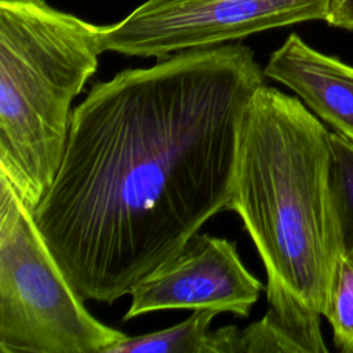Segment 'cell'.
<instances>
[{"label": "cell", "mask_w": 353, "mask_h": 353, "mask_svg": "<svg viewBox=\"0 0 353 353\" xmlns=\"http://www.w3.org/2000/svg\"><path fill=\"white\" fill-rule=\"evenodd\" d=\"M265 77L251 47L232 41L92 84L33 211L84 301L130 294L226 210L243 116Z\"/></svg>", "instance_id": "cell-1"}, {"label": "cell", "mask_w": 353, "mask_h": 353, "mask_svg": "<svg viewBox=\"0 0 353 353\" xmlns=\"http://www.w3.org/2000/svg\"><path fill=\"white\" fill-rule=\"evenodd\" d=\"M102 36L103 26L46 0H0V176L32 212L61 165Z\"/></svg>", "instance_id": "cell-3"}, {"label": "cell", "mask_w": 353, "mask_h": 353, "mask_svg": "<svg viewBox=\"0 0 353 353\" xmlns=\"http://www.w3.org/2000/svg\"><path fill=\"white\" fill-rule=\"evenodd\" d=\"M330 0H146L103 26L105 51L127 57L171 54L241 40L306 21H325Z\"/></svg>", "instance_id": "cell-5"}, {"label": "cell", "mask_w": 353, "mask_h": 353, "mask_svg": "<svg viewBox=\"0 0 353 353\" xmlns=\"http://www.w3.org/2000/svg\"><path fill=\"white\" fill-rule=\"evenodd\" d=\"M262 290V283L240 259L234 241L197 232L178 254L134 284L124 320L170 309H208L247 317Z\"/></svg>", "instance_id": "cell-6"}, {"label": "cell", "mask_w": 353, "mask_h": 353, "mask_svg": "<svg viewBox=\"0 0 353 353\" xmlns=\"http://www.w3.org/2000/svg\"><path fill=\"white\" fill-rule=\"evenodd\" d=\"M331 179L346 248L353 245V142L331 132Z\"/></svg>", "instance_id": "cell-11"}, {"label": "cell", "mask_w": 353, "mask_h": 353, "mask_svg": "<svg viewBox=\"0 0 353 353\" xmlns=\"http://www.w3.org/2000/svg\"><path fill=\"white\" fill-rule=\"evenodd\" d=\"M325 22L353 32V0H330Z\"/></svg>", "instance_id": "cell-12"}, {"label": "cell", "mask_w": 353, "mask_h": 353, "mask_svg": "<svg viewBox=\"0 0 353 353\" xmlns=\"http://www.w3.org/2000/svg\"><path fill=\"white\" fill-rule=\"evenodd\" d=\"M214 310H192V314L172 327L143 334L124 336L109 346L105 353H239L240 330L225 325L211 330Z\"/></svg>", "instance_id": "cell-8"}, {"label": "cell", "mask_w": 353, "mask_h": 353, "mask_svg": "<svg viewBox=\"0 0 353 353\" xmlns=\"http://www.w3.org/2000/svg\"><path fill=\"white\" fill-rule=\"evenodd\" d=\"M240 353L305 352L313 353L305 338L270 309L258 321L240 330Z\"/></svg>", "instance_id": "cell-10"}, {"label": "cell", "mask_w": 353, "mask_h": 353, "mask_svg": "<svg viewBox=\"0 0 353 353\" xmlns=\"http://www.w3.org/2000/svg\"><path fill=\"white\" fill-rule=\"evenodd\" d=\"M263 73L292 90L319 119L353 142V66L291 33L270 54Z\"/></svg>", "instance_id": "cell-7"}, {"label": "cell", "mask_w": 353, "mask_h": 353, "mask_svg": "<svg viewBox=\"0 0 353 353\" xmlns=\"http://www.w3.org/2000/svg\"><path fill=\"white\" fill-rule=\"evenodd\" d=\"M324 317L331 325L335 347L353 353V245L342 252L336 263Z\"/></svg>", "instance_id": "cell-9"}, {"label": "cell", "mask_w": 353, "mask_h": 353, "mask_svg": "<svg viewBox=\"0 0 353 353\" xmlns=\"http://www.w3.org/2000/svg\"><path fill=\"white\" fill-rule=\"evenodd\" d=\"M331 132L298 98L261 85L240 127L226 210L243 221L266 270L270 310L313 353L336 263L346 250L331 179Z\"/></svg>", "instance_id": "cell-2"}, {"label": "cell", "mask_w": 353, "mask_h": 353, "mask_svg": "<svg viewBox=\"0 0 353 353\" xmlns=\"http://www.w3.org/2000/svg\"><path fill=\"white\" fill-rule=\"evenodd\" d=\"M83 302L32 210L0 176V352L105 353L125 334Z\"/></svg>", "instance_id": "cell-4"}]
</instances>
